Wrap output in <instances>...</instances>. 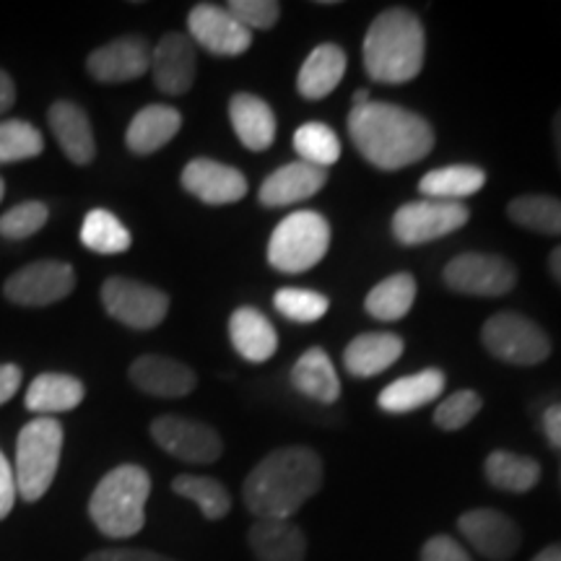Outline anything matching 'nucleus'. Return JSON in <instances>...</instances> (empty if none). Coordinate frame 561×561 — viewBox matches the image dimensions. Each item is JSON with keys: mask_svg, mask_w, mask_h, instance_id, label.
I'll return each mask as SVG.
<instances>
[{"mask_svg": "<svg viewBox=\"0 0 561 561\" xmlns=\"http://www.w3.org/2000/svg\"><path fill=\"white\" fill-rule=\"evenodd\" d=\"M76 289L73 265L62 261H37L11 273L3 297L19 307H50Z\"/></svg>", "mask_w": 561, "mask_h": 561, "instance_id": "9d476101", "label": "nucleus"}, {"mask_svg": "<svg viewBox=\"0 0 561 561\" xmlns=\"http://www.w3.org/2000/svg\"><path fill=\"white\" fill-rule=\"evenodd\" d=\"M530 561H561V543L546 546V549L538 551Z\"/></svg>", "mask_w": 561, "mask_h": 561, "instance_id": "09e8293b", "label": "nucleus"}, {"mask_svg": "<svg viewBox=\"0 0 561 561\" xmlns=\"http://www.w3.org/2000/svg\"><path fill=\"white\" fill-rule=\"evenodd\" d=\"M413 301H416V280L411 273H396V276L380 280L367 294V312L371 318L382 322H396L411 312Z\"/></svg>", "mask_w": 561, "mask_h": 561, "instance_id": "2f4dec72", "label": "nucleus"}, {"mask_svg": "<svg viewBox=\"0 0 561 561\" xmlns=\"http://www.w3.org/2000/svg\"><path fill=\"white\" fill-rule=\"evenodd\" d=\"M195 45L191 37L180 32H170L159 39V45L151 50V73L153 83L161 94L182 96L193 89L195 81Z\"/></svg>", "mask_w": 561, "mask_h": 561, "instance_id": "f3484780", "label": "nucleus"}, {"mask_svg": "<svg viewBox=\"0 0 561 561\" xmlns=\"http://www.w3.org/2000/svg\"><path fill=\"white\" fill-rule=\"evenodd\" d=\"M16 102V87H13V79L5 70H0V115L9 112Z\"/></svg>", "mask_w": 561, "mask_h": 561, "instance_id": "de8ad7c7", "label": "nucleus"}, {"mask_svg": "<svg viewBox=\"0 0 561 561\" xmlns=\"http://www.w3.org/2000/svg\"><path fill=\"white\" fill-rule=\"evenodd\" d=\"M405 343L396 333H362L343 351V364L348 375L375 377L390 369L403 356Z\"/></svg>", "mask_w": 561, "mask_h": 561, "instance_id": "393cba45", "label": "nucleus"}, {"mask_svg": "<svg viewBox=\"0 0 561 561\" xmlns=\"http://www.w3.org/2000/svg\"><path fill=\"white\" fill-rule=\"evenodd\" d=\"M172 491L182 500H191L201 507L206 520H221L229 515L231 496L221 481L210 479V476H193L182 473L172 481Z\"/></svg>", "mask_w": 561, "mask_h": 561, "instance_id": "72a5a7b5", "label": "nucleus"}, {"mask_svg": "<svg viewBox=\"0 0 561 561\" xmlns=\"http://www.w3.org/2000/svg\"><path fill=\"white\" fill-rule=\"evenodd\" d=\"M442 390H445V371L430 367L390 382L377 398V405L388 413H411L437 401Z\"/></svg>", "mask_w": 561, "mask_h": 561, "instance_id": "bb28decb", "label": "nucleus"}, {"mask_svg": "<svg viewBox=\"0 0 561 561\" xmlns=\"http://www.w3.org/2000/svg\"><path fill=\"white\" fill-rule=\"evenodd\" d=\"M151 437L167 455L182 462H193V466H208L224 453V442L214 426L185 416L153 419Z\"/></svg>", "mask_w": 561, "mask_h": 561, "instance_id": "9b49d317", "label": "nucleus"}, {"mask_svg": "<svg viewBox=\"0 0 561 561\" xmlns=\"http://www.w3.org/2000/svg\"><path fill=\"white\" fill-rule=\"evenodd\" d=\"M227 9L248 32L273 30L280 19V5L273 0H231Z\"/></svg>", "mask_w": 561, "mask_h": 561, "instance_id": "a19ab883", "label": "nucleus"}, {"mask_svg": "<svg viewBox=\"0 0 561 561\" xmlns=\"http://www.w3.org/2000/svg\"><path fill=\"white\" fill-rule=\"evenodd\" d=\"M553 146H557V157H559V167H561V110L553 117Z\"/></svg>", "mask_w": 561, "mask_h": 561, "instance_id": "3c124183", "label": "nucleus"}, {"mask_svg": "<svg viewBox=\"0 0 561 561\" xmlns=\"http://www.w3.org/2000/svg\"><path fill=\"white\" fill-rule=\"evenodd\" d=\"M328 182V170L307 164V161H291L284 164L261 185V203L265 208H280V206H294L312 198L314 193H320Z\"/></svg>", "mask_w": 561, "mask_h": 561, "instance_id": "6ab92c4d", "label": "nucleus"}, {"mask_svg": "<svg viewBox=\"0 0 561 561\" xmlns=\"http://www.w3.org/2000/svg\"><path fill=\"white\" fill-rule=\"evenodd\" d=\"M83 561H174V559L157 551H146V549H102V551L89 553Z\"/></svg>", "mask_w": 561, "mask_h": 561, "instance_id": "c03bdc74", "label": "nucleus"}, {"mask_svg": "<svg viewBox=\"0 0 561 561\" xmlns=\"http://www.w3.org/2000/svg\"><path fill=\"white\" fill-rule=\"evenodd\" d=\"M442 278L458 294H471V297H504V294L515 289L517 271L515 265L500 255L466 252V255H458L455 261L447 263Z\"/></svg>", "mask_w": 561, "mask_h": 561, "instance_id": "f8f14e48", "label": "nucleus"}, {"mask_svg": "<svg viewBox=\"0 0 561 561\" xmlns=\"http://www.w3.org/2000/svg\"><path fill=\"white\" fill-rule=\"evenodd\" d=\"M481 396L476 390H458L450 398H445L434 411V424L445 432H458L462 426H468L479 416L481 411Z\"/></svg>", "mask_w": 561, "mask_h": 561, "instance_id": "ea45409f", "label": "nucleus"}, {"mask_svg": "<svg viewBox=\"0 0 561 561\" xmlns=\"http://www.w3.org/2000/svg\"><path fill=\"white\" fill-rule=\"evenodd\" d=\"M367 102H371L369 100V91L367 89L356 91V94H354V107H364V104H367Z\"/></svg>", "mask_w": 561, "mask_h": 561, "instance_id": "603ef678", "label": "nucleus"}, {"mask_svg": "<svg viewBox=\"0 0 561 561\" xmlns=\"http://www.w3.org/2000/svg\"><path fill=\"white\" fill-rule=\"evenodd\" d=\"M62 442L66 432L62 424L53 416H37L26 426H21L16 439V466H13V479H16V494L24 502H39L53 486L58 476Z\"/></svg>", "mask_w": 561, "mask_h": 561, "instance_id": "39448f33", "label": "nucleus"}, {"mask_svg": "<svg viewBox=\"0 0 561 561\" xmlns=\"http://www.w3.org/2000/svg\"><path fill=\"white\" fill-rule=\"evenodd\" d=\"M128 375L140 392L153 398H185L198 385V377L187 364L161 354L138 356Z\"/></svg>", "mask_w": 561, "mask_h": 561, "instance_id": "a211bd4d", "label": "nucleus"}, {"mask_svg": "<svg viewBox=\"0 0 561 561\" xmlns=\"http://www.w3.org/2000/svg\"><path fill=\"white\" fill-rule=\"evenodd\" d=\"M229 123L244 149L250 151L271 149L273 140H276L278 123L271 104L261 96L248 94V91H240L229 100Z\"/></svg>", "mask_w": 561, "mask_h": 561, "instance_id": "412c9836", "label": "nucleus"}, {"mask_svg": "<svg viewBox=\"0 0 561 561\" xmlns=\"http://www.w3.org/2000/svg\"><path fill=\"white\" fill-rule=\"evenodd\" d=\"M346 73V53L339 45H318L301 62L297 76V91L305 100H325L331 91L339 89Z\"/></svg>", "mask_w": 561, "mask_h": 561, "instance_id": "a878e982", "label": "nucleus"}, {"mask_svg": "<svg viewBox=\"0 0 561 561\" xmlns=\"http://www.w3.org/2000/svg\"><path fill=\"white\" fill-rule=\"evenodd\" d=\"M331 248V224L314 210H297L273 229L268 263L280 273H305L318 265Z\"/></svg>", "mask_w": 561, "mask_h": 561, "instance_id": "423d86ee", "label": "nucleus"}, {"mask_svg": "<svg viewBox=\"0 0 561 561\" xmlns=\"http://www.w3.org/2000/svg\"><path fill=\"white\" fill-rule=\"evenodd\" d=\"M294 151H297L299 161L328 170L335 161L341 159V140L335 136L333 128H328L325 123H305L299 125L297 133L291 138Z\"/></svg>", "mask_w": 561, "mask_h": 561, "instance_id": "c9c22d12", "label": "nucleus"}, {"mask_svg": "<svg viewBox=\"0 0 561 561\" xmlns=\"http://www.w3.org/2000/svg\"><path fill=\"white\" fill-rule=\"evenodd\" d=\"M483 185H486V172L481 167L450 164L426 172L419 182V193L432 201L462 203V198H471Z\"/></svg>", "mask_w": 561, "mask_h": 561, "instance_id": "c756f323", "label": "nucleus"}, {"mask_svg": "<svg viewBox=\"0 0 561 561\" xmlns=\"http://www.w3.org/2000/svg\"><path fill=\"white\" fill-rule=\"evenodd\" d=\"M291 385L310 401L331 405L341 398V380L331 356L322 348H307L291 367Z\"/></svg>", "mask_w": 561, "mask_h": 561, "instance_id": "c85d7f7f", "label": "nucleus"}, {"mask_svg": "<svg viewBox=\"0 0 561 561\" xmlns=\"http://www.w3.org/2000/svg\"><path fill=\"white\" fill-rule=\"evenodd\" d=\"M471 210L466 203L450 201H411L403 203L392 216V237L405 248H416L439 240V237L453 234L468 224Z\"/></svg>", "mask_w": 561, "mask_h": 561, "instance_id": "1a4fd4ad", "label": "nucleus"}, {"mask_svg": "<svg viewBox=\"0 0 561 561\" xmlns=\"http://www.w3.org/2000/svg\"><path fill=\"white\" fill-rule=\"evenodd\" d=\"M481 341L491 356L515 367H536L551 356L543 328L520 312H496L483 322Z\"/></svg>", "mask_w": 561, "mask_h": 561, "instance_id": "0eeeda50", "label": "nucleus"}, {"mask_svg": "<svg viewBox=\"0 0 561 561\" xmlns=\"http://www.w3.org/2000/svg\"><path fill=\"white\" fill-rule=\"evenodd\" d=\"M348 136L356 151L385 172L416 164L434 149L432 125L416 112L390 102H367L351 110Z\"/></svg>", "mask_w": 561, "mask_h": 561, "instance_id": "f257e3e1", "label": "nucleus"}, {"mask_svg": "<svg viewBox=\"0 0 561 561\" xmlns=\"http://www.w3.org/2000/svg\"><path fill=\"white\" fill-rule=\"evenodd\" d=\"M3 195H5V182L0 178V201H3Z\"/></svg>", "mask_w": 561, "mask_h": 561, "instance_id": "864d4df0", "label": "nucleus"}, {"mask_svg": "<svg viewBox=\"0 0 561 561\" xmlns=\"http://www.w3.org/2000/svg\"><path fill=\"white\" fill-rule=\"evenodd\" d=\"M483 473L494 489L507 494H528L541 481V462L510 450H494L483 462Z\"/></svg>", "mask_w": 561, "mask_h": 561, "instance_id": "7c9ffc66", "label": "nucleus"}, {"mask_svg": "<svg viewBox=\"0 0 561 561\" xmlns=\"http://www.w3.org/2000/svg\"><path fill=\"white\" fill-rule=\"evenodd\" d=\"M507 216L523 229L561 237V198L553 195H520L507 206Z\"/></svg>", "mask_w": 561, "mask_h": 561, "instance_id": "f704fd0d", "label": "nucleus"}, {"mask_svg": "<svg viewBox=\"0 0 561 561\" xmlns=\"http://www.w3.org/2000/svg\"><path fill=\"white\" fill-rule=\"evenodd\" d=\"M229 339L237 354L250 364L268 362L278 351V333L255 307H240L229 318Z\"/></svg>", "mask_w": 561, "mask_h": 561, "instance_id": "4be33fe9", "label": "nucleus"}, {"mask_svg": "<svg viewBox=\"0 0 561 561\" xmlns=\"http://www.w3.org/2000/svg\"><path fill=\"white\" fill-rule=\"evenodd\" d=\"M81 244L96 255H121L130 250V231L115 214L104 208L89 210L81 224Z\"/></svg>", "mask_w": 561, "mask_h": 561, "instance_id": "473e14b6", "label": "nucleus"}, {"mask_svg": "<svg viewBox=\"0 0 561 561\" xmlns=\"http://www.w3.org/2000/svg\"><path fill=\"white\" fill-rule=\"evenodd\" d=\"M273 305L276 310L284 314L286 320L291 322H318L325 318L328 310H331V301H328L325 294L310 291V289H294V286H286V289H278L276 297H273Z\"/></svg>", "mask_w": 561, "mask_h": 561, "instance_id": "4c0bfd02", "label": "nucleus"}, {"mask_svg": "<svg viewBox=\"0 0 561 561\" xmlns=\"http://www.w3.org/2000/svg\"><path fill=\"white\" fill-rule=\"evenodd\" d=\"M182 187L206 206H229L248 195V178L214 159H193L182 170Z\"/></svg>", "mask_w": 561, "mask_h": 561, "instance_id": "dca6fc26", "label": "nucleus"}, {"mask_svg": "<svg viewBox=\"0 0 561 561\" xmlns=\"http://www.w3.org/2000/svg\"><path fill=\"white\" fill-rule=\"evenodd\" d=\"M426 37L421 19L409 9H388L364 37V68L371 81L405 83L424 68Z\"/></svg>", "mask_w": 561, "mask_h": 561, "instance_id": "7ed1b4c3", "label": "nucleus"}, {"mask_svg": "<svg viewBox=\"0 0 561 561\" xmlns=\"http://www.w3.org/2000/svg\"><path fill=\"white\" fill-rule=\"evenodd\" d=\"M187 32L191 42L219 58H240L252 45V32L244 30L229 9L216 3L193 5L187 13Z\"/></svg>", "mask_w": 561, "mask_h": 561, "instance_id": "ddd939ff", "label": "nucleus"}, {"mask_svg": "<svg viewBox=\"0 0 561 561\" xmlns=\"http://www.w3.org/2000/svg\"><path fill=\"white\" fill-rule=\"evenodd\" d=\"M87 398V388L79 377L62 375V371H45L34 377L26 390V409L39 416H55V413H68L81 405Z\"/></svg>", "mask_w": 561, "mask_h": 561, "instance_id": "cd10ccee", "label": "nucleus"}, {"mask_svg": "<svg viewBox=\"0 0 561 561\" xmlns=\"http://www.w3.org/2000/svg\"><path fill=\"white\" fill-rule=\"evenodd\" d=\"M100 297L110 318L123 322L125 328H133V331H151V328L161 325L170 312V297L164 291L123 276L104 280Z\"/></svg>", "mask_w": 561, "mask_h": 561, "instance_id": "6e6552de", "label": "nucleus"}, {"mask_svg": "<svg viewBox=\"0 0 561 561\" xmlns=\"http://www.w3.org/2000/svg\"><path fill=\"white\" fill-rule=\"evenodd\" d=\"M151 496V476L136 462L112 468L96 483L89 500V517L102 536L125 541L146 525V502Z\"/></svg>", "mask_w": 561, "mask_h": 561, "instance_id": "20e7f679", "label": "nucleus"}, {"mask_svg": "<svg viewBox=\"0 0 561 561\" xmlns=\"http://www.w3.org/2000/svg\"><path fill=\"white\" fill-rule=\"evenodd\" d=\"M21 388V369L16 364H0V405L9 403Z\"/></svg>", "mask_w": 561, "mask_h": 561, "instance_id": "a18cd8bd", "label": "nucleus"}, {"mask_svg": "<svg viewBox=\"0 0 561 561\" xmlns=\"http://www.w3.org/2000/svg\"><path fill=\"white\" fill-rule=\"evenodd\" d=\"M47 123L62 153L73 161V164L87 167L96 157V140L94 130H91V121L87 110L79 107L76 102L60 100L55 102L50 112H47Z\"/></svg>", "mask_w": 561, "mask_h": 561, "instance_id": "aec40b11", "label": "nucleus"}, {"mask_svg": "<svg viewBox=\"0 0 561 561\" xmlns=\"http://www.w3.org/2000/svg\"><path fill=\"white\" fill-rule=\"evenodd\" d=\"M549 271H551V276L557 278V284L561 286V244L557 250L551 252V257H549Z\"/></svg>", "mask_w": 561, "mask_h": 561, "instance_id": "8fccbe9b", "label": "nucleus"}, {"mask_svg": "<svg viewBox=\"0 0 561 561\" xmlns=\"http://www.w3.org/2000/svg\"><path fill=\"white\" fill-rule=\"evenodd\" d=\"M541 426H543L546 439L551 442V447H557V450H561V403L549 405V409L543 411Z\"/></svg>", "mask_w": 561, "mask_h": 561, "instance_id": "49530a36", "label": "nucleus"}, {"mask_svg": "<svg viewBox=\"0 0 561 561\" xmlns=\"http://www.w3.org/2000/svg\"><path fill=\"white\" fill-rule=\"evenodd\" d=\"M322 486V460L312 447H280L252 468L242 500L255 520H291Z\"/></svg>", "mask_w": 561, "mask_h": 561, "instance_id": "f03ea898", "label": "nucleus"}, {"mask_svg": "<svg viewBox=\"0 0 561 561\" xmlns=\"http://www.w3.org/2000/svg\"><path fill=\"white\" fill-rule=\"evenodd\" d=\"M47 219H50V208L42 201L19 203V206H13L0 216V234H3L5 240H26V237L45 229Z\"/></svg>", "mask_w": 561, "mask_h": 561, "instance_id": "58836bf2", "label": "nucleus"}, {"mask_svg": "<svg viewBox=\"0 0 561 561\" xmlns=\"http://www.w3.org/2000/svg\"><path fill=\"white\" fill-rule=\"evenodd\" d=\"M255 561H305L307 538L291 520H255L248 530Z\"/></svg>", "mask_w": 561, "mask_h": 561, "instance_id": "b1692460", "label": "nucleus"}, {"mask_svg": "<svg viewBox=\"0 0 561 561\" xmlns=\"http://www.w3.org/2000/svg\"><path fill=\"white\" fill-rule=\"evenodd\" d=\"M182 128L180 110L170 107V104H149L133 117L125 133V146L136 153V157H149L164 149L170 140L178 136Z\"/></svg>", "mask_w": 561, "mask_h": 561, "instance_id": "5701e85b", "label": "nucleus"}, {"mask_svg": "<svg viewBox=\"0 0 561 561\" xmlns=\"http://www.w3.org/2000/svg\"><path fill=\"white\" fill-rule=\"evenodd\" d=\"M45 151L42 133L26 121L0 123V164H16L39 157Z\"/></svg>", "mask_w": 561, "mask_h": 561, "instance_id": "e433bc0d", "label": "nucleus"}, {"mask_svg": "<svg viewBox=\"0 0 561 561\" xmlns=\"http://www.w3.org/2000/svg\"><path fill=\"white\" fill-rule=\"evenodd\" d=\"M87 70L100 83H128L151 70V47L138 34L117 37L89 55Z\"/></svg>", "mask_w": 561, "mask_h": 561, "instance_id": "2eb2a0df", "label": "nucleus"}, {"mask_svg": "<svg viewBox=\"0 0 561 561\" xmlns=\"http://www.w3.org/2000/svg\"><path fill=\"white\" fill-rule=\"evenodd\" d=\"M421 561H473L453 536H432L421 549Z\"/></svg>", "mask_w": 561, "mask_h": 561, "instance_id": "79ce46f5", "label": "nucleus"}, {"mask_svg": "<svg viewBox=\"0 0 561 561\" xmlns=\"http://www.w3.org/2000/svg\"><path fill=\"white\" fill-rule=\"evenodd\" d=\"M16 479H13V468L3 450H0V520L11 515L13 504H16Z\"/></svg>", "mask_w": 561, "mask_h": 561, "instance_id": "37998d69", "label": "nucleus"}, {"mask_svg": "<svg viewBox=\"0 0 561 561\" xmlns=\"http://www.w3.org/2000/svg\"><path fill=\"white\" fill-rule=\"evenodd\" d=\"M458 530L489 561H510L523 546L520 525L504 512L491 507L462 512L458 517Z\"/></svg>", "mask_w": 561, "mask_h": 561, "instance_id": "4468645a", "label": "nucleus"}]
</instances>
